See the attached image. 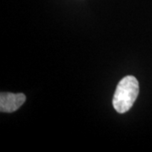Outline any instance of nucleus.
<instances>
[{
	"instance_id": "obj_1",
	"label": "nucleus",
	"mask_w": 152,
	"mask_h": 152,
	"mask_svg": "<svg viewBox=\"0 0 152 152\" xmlns=\"http://www.w3.org/2000/svg\"><path fill=\"white\" fill-rule=\"evenodd\" d=\"M140 92L139 82L135 77L128 75L117 86L113 105L118 113H125L133 107Z\"/></svg>"
},
{
	"instance_id": "obj_2",
	"label": "nucleus",
	"mask_w": 152,
	"mask_h": 152,
	"mask_svg": "<svg viewBox=\"0 0 152 152\" xmlns=\"http://www.w3.org/2000/svg\"><path fill=\"white\" fill-rule=\"evenodd\" d=\"M26 99L23 93L2 92L0 95V111L2 113H13L25 103Z\"/></svg>"
}]
</instances>
